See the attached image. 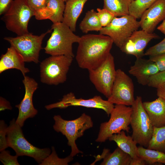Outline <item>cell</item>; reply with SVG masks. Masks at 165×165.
Masks as SVG:
<instances>
[{
    "label": "cell",
    "instance_id": "obj_1",
    "mask_svg": "<svg viewBox=\"0 0 165 165\" xmlns=\"http://www.w3.org/2000/svg\"><path fill=\"white\" fill-rule=\"evenodd\" d=\"M75 59L79 66L88 70L100 66L105 60L113 42L108 36L88 34L80 37Z\"/></svg>",
    "mask_w": 165,
    "mask_h": 165
},
{
    "label": "cell",
    "instance_id": "obj_2",
    "mask_svg": "<svg viewBox=\"0 0 165 165\" xmlns=\"http://www.w3.org/2000/svg\"><path fill=\"white\" fill-rule=\"evenodd\" d=\"M53 32L44 48L45 53L51 56L64 55L74 57L72 45L78 43L80 37L74 33L63 22L53 24Z\"/></svg>",
    "mask_w": 165,
    "mask_h": 165
},
{
    "label": "cell",
    "instance_id": "obj_3",
    "mask_svg": "<svg viewBox=\"0 0 165 165\" xmlns=\"http://www.w3.org/2000/svg\"><path fill=\"white\" fill-rule=\"evenodd\" d=\"M21 128L14 119L10 122L7 132L8 147L12 148L18 156L31 157L39 164L51 153V150L49 148H39L30 143L25 138Z\"/></svg>",
    "mask_w": 165,
    "mask_h": 165
},
{
    "label": "cell",
    "instance_id": "obj_4",
    "mask_svg": "<svg viewBox=\"0 0 165 165\" xmlns=\"http://www.w3.org/2000/svg\"><path fill=\"white\" fill-rule=\"evenodd\" d=\"M53 119L55 122L53 129L65 136L68 140V145L71 147L70 155L73 157L78 153H82L78 148L75 141L83 136L86 130L93 127L91 117L83 113L79 117L73 120H65L59 115L54 116Z\"/></svg>",
    "mask_w": 165,
    "mask_h": 165
},
{
    "label": "cell",
    "instance_id": "obj_5",
    "mask_svg": "<svg viewBox=\"0 0 165 165\" xmlns=\"http://www.w3.org/2000/svg\"><path fill=\"white\" fill-rule=\"evenodd\" d=\"M131 108V137L137 144L147 148L153 134L154 127L144 107L141 97H136Z\"/></svg>",
    "mask_w": 165,
    "mask_h": 165
},
{
    "label": "cell",
    "instance_id": "obj_6",
    "mask_svg": "<svg viewBox=\"0 0 165 165\" xmlns=\"http://www.w3.org/2000/svg\"><path fill=\"white\" fill-rule=\"evenodd\" d=\"M73 57L64 55L51 56L41 63L40 81L49 85L64 82Z\"/></svg>",
    "mask_w": 165,
    "mask_h": 165
},
{
    "label": "cell",
    "instance_id": "obj_7",
    "mask_svg": "<svg viewBox=\"0 0 165 165\" xmlns=\"http://www.w3.org/2000/svg\"><path fill=\"white\" fill-rule=\"evenodd\" d=\"M35 14L26 0H13L2 19L8 30L20 36L29 32L28 24Z\"/></svg>",
    "mask_w": 165,
    "mask_h": 165
},
{
    "label": "cell",
    "instance_id": "obj_8",
    "mask_svg": "<svg viewBox=\"0 0 165 165\" xmlns=\"http://www.w3.org/2000/svg\"><path fill=\"white\" fill-rule=\"evenodd\" d=\"M131 107L122 105H116L110 115L109 120L102 123L96 141L103 142L114 134L119 133L122 130L129 132Z\"/></svg>",
    "mask_w": 165,
    "mask_h": 165
},
{
    "label": "cell",
    "instance_id": "obj_9",
    "mask_svg": "<svg viewBox=\"0 0 165 165\" xmlns=\"http://www.w3.org/2000/svg\"><path fill=\"white\" fill-rule=\"evenodd\" d=\"M52 29L38 35L29 32L16 37H6L4 38L23 57L25 62H39V53L42 49L43 40Z\"/></svg>",
    "mask_w": 165,
    "mask_h": 165
},
{
    "label": "cell",
    "instance_id": "obj_10",
    "mask_svg": "<svg viewBox=\"0 0 165 165\" xmlns=\"http://www.w3.org/2000/svg\"><path fill=\"white\" fill-rule=\"evenodd\" d=\"M140 27V21L128 14L115 16L108 25L103 27L99 32V34L109 37L113 43L120 49L127 39Z\"/></svg>",
    "mask_w": 165,
    "mask_h": 165
},
{
    "label": "cell",
    "instance_id": "obj_11",
    "mask_svg": "<svg viewBox=\"0 0 165 165\" xmlns=\"http://www.w3.org/2000/svg\"><path fill=\"white\" fill-rule=\"evenodd\" d=\"M88 71L90 80L97 90L108 98L111 95L116 75L113 56L110 53L100 66Z\"/></svg>",
    "mask_w": 165,
    "mask_h": 165
},
{
    "label": "cell",
    "instance_id": "obj_12",
    "mask_svg": "<svg viewBox=\"0 0 165 165\" xmlns=\"http://www.w3.org/2000/svg\"><path fill=\"white\" fill-rule=\"evenodd\" d=\"M134 91L132 79L123 70L118 69L112 93L108 100L113 104L132 106L135 100Z\"/></svg>",
    "mask_w": 165,
    "mask_h": 165
},
{
    "label": "cell",
    "instance_id": "obj_13",
    "mask_svg": "<svg viewBox=\"0 0 165 165\" xmlns=\"http://www.w3.org/2000/svg\"><path fill=\"white\" fill-rule=\"evenodd\" d=\"M71 106L101 109L109 116L115 106L108 100H104L99 96H95L87 99L77 98L73 93L70 92L63 96L60 101L46 105L45 108L47 110H50L56 108H64Z\"/></svg>",
    "mask_w": 165,
    "mask_h": 165
},
{
    "label": "cell",
    "instance_id": "obj_14",
    "mask_svg": "<svg viewBox=\"0 0 165 165\" xmlns=\"http://www.w3.org/2000/svg\"><path fill=\"white\" fill-rule=\"evenodd\" d=\"M25 89L23 99L20 103L15 105L19 110L18 116L16 123L22 127L25 121L29 118H32L38 113L33 103V96L38 88V83L33 79L25 75L22 80Z\"/></svg>",
    "mask_w": 165,
    "mask_h": 165
},
{
    "label": "cell",
    "instance_id": "obj_15",
    "mask_svg": "<svg viewBox=\"0 0 165 165\" xmlns=\"http://www.w3.org/2000/svg\"><path fill=\"white\" fill-rule=\"evenodd\" d=\"M159 38L154 33H149L141 29L134 31L120 49L123 53L137 58L144 56V50L152 40Z\"/></svg>",
    "mask_w": 165,
    "mask_h": 165
},
{
    "label": "cell",
    "instance_id": "obj_16",
    "mask_svg": "<svg viewBox=\"0 0 165 165\" xmlns=\"http://www.w3.org/2000/svg\"><path fill=\"white\" fill-rule=\"evenodd\" d=\"M165 20V0H157L143 13L140 20L142 30L152 33L158 24Z\"/></svg>",
    "mask_w": 165,
    "mask_h": 165
},
{
    "label": "cell",
    "instance_id": "obj_17",
    "mask_svg": "<svg viewBox=\"0 0 165 165\" xmlns=\"http://www.w3.org/2000/svg\"><path fill=\"white\" fill-rule=\"evenodd\" d=\"M159 72L154 62L142 57L137 58L129 70V73L134 76L138 83L143 86L148 85L150 78Z\"/></svg>",
    "mask_w": 165,
    "mask_h": 165
},
{
    "label": "cell",
    "instance_id": "obj_18",
    "mask_svg": "<svg viewBox=\"0 0 165 165\" xmlns=\"http://www.w3.org/2000/svg\"><path fill=\"white\" fill-rule=\"evenodd\" d=\"M65 7L63 0H47L46 7L35 12L38 20L49 19L53 24L62 22Z\"/></svg>",
    "mask_w": 165,
    "mask_h": 165
},
{
    "label": "cell",
    "instance_id": "obj_19",
    "mask_svg": "<svg viewBox=\"0 0 165 165\" xmlns=\"http://www.w3.org/2000/svg\"><path fill=\"white\" fill-rule=\"evenodd\" d=\"M25 62L22 56L10 46L1 57L0 73L8 69H16L20 70L24 76L30 72L29 69L25 67Z\"/></svg>",
    "mask_w": 165,
    "mask_h": 165
},
{
    "label": "cell",
    "instance_id": "obj_20",
    "mask_svg": "<svg viewBox=\"0 0 165 165\" xmlns=\"http://www.w3.org/2000/svg\"><path fill=\"white\" fill-rule=\"evenodd\" d=\"M143 105L153 127L165 126V100L158 97L153 101L143 102Z\"/></svg>",
    "mask_w": 165,
    "mask_h": 165
},
{
    "label": "cell",
    "instance_id": "obj_21",
    "mask_svg": "<svg viewBox=\"0 0 165 165\" xmlns=\"http://www.w3.org/2000/svg\"><path fill=\"white\" fill-rule=\"evenodd\" d=\"M88 0H68L66 2L62 22L73 32L76 30L78 19Z\"/></svg>",
    "mask_w": 165,
    "mask_h": 165
},
{
    "label": "cell",
    "instance_id": "obj_22",
    "mask_svg": "<svg viewBox=\"0 0 165 165\" xmlns=\"http://www.w3.org/2000/svg\"><path fill=\"white\" fill-rule=\"evenodd\" d=\"M97 157V160L103 159L101 165H130L132 160L129 155L118 147L112 153L109 149L105 148L102 154Z\"/></svg>",
    "mask_w": 165,
    "mask_h": 165
},
{
    "label": "cell",
    "instance_id": "obj_23",
    "mask_svg": "<svg viewBox=\"0 0 165 165\" xmlns=\"http://www.w3.org/2000/svg\"><path fill=\"white\" fill-rule=\"evenodd\" d=\"M108 139L110 141H115L119 147L130 156L132 159L139 157L138 154L137 143L131 136H127L124 130L113 134L109 137Z\"/></svg>",
    "mask_w": 165,
    "mask_h": 165
},
{
    "label": "cell",
    "instance_id": "obj_24",
    "mask_svg": "<svg viewBox=\"0 0 165 165\" xmlns=\"http://www.w3.org/2000/svg\"><path fill=\"white\" fill-rule=\"evenodd\" d=\"M103 8L112 13L116 17L129 14L131 3L134 0H103Z\"/></svg>",
    "mask_w": 165,
    "mask_h": 165
},
{
    "label": "cell",
    "instance_id": "obj_25",
    "mask_svg": "<svg viewBox=\"0 0 165 165\" xmlns=\"http://www.w3.org/2000/svg\"><path fill=\"white\" fill-rule=\"evenodd\" d=\"M80 29L83 33L90 31H100L102 27L97 12L94 9L88 11L79 25Z\"/></svg>",
    "mask_w": 165,
    "mask_h": 165
},
{
    "label": "cell",
    "instance_id": "obj_26",
    "mask_svg": "<svg viewBox=\"0 0 165 165\" xmlns=\"http://www.w3.org/2000/svg\"><path fill=\"white\" fill-rule=\"evenodd\" d=\"M138 154L139 157L145 161L147 164H165V153L160 151L146 148L140 146L138 147Z\"/></svg>",
    "mask_w": 165,
    "mask_h": 165
},
{
    "label": "cell",
    "instance_id": "obj_27",
    "mask_svg": "<svg viewBox=\"0 0 165 165\" xmlns=\"http://www.w3.org/2000/svg\"><path fill=\"white\" fill-rule=\"evenodd\" d=\"M147 148L165 153V126L154 127L153 134Z\"/></svg>",
    "mask_w": 165,
    "mask_h": 165
},
{
    "label": "cell",
    "instance_id": "obj_28",
    "mask_svg": "<svg viewBox=\"0 0 165 165\" xmlns=\"http://www.w3.org/2000/svg\"><path fill=\"white\" fill-rule=\"evenodd\" d=\"M157 0H134L130 4L129 15L136 19H140L143 13Z\"/></svg>",
    "mask_w": 165,
    "mask_h": 165
},
{
    "label": "cell",
    "instance_id": "obj_29",
    "mask_svg": "<svg viewBox=\"0 0 165 165\" xmlns=\"http://www.w3.org/2000/svg\"><path fill=\"white\" fill-rule=\"evenodd\" d=\"M52 152L39 165H67L73 160L70 155L64 158H59L56 153L55 148L51 147Z\"/></svg>",
    "mask_w": 165,
    "mask_h": 165
},
{
    "label": "cell",
    "instance_id": "obj_30",
    "mask_svg": "<svg viewBox=\"0 0 165 165\" xmlns=\"http://www.w3.org/2000/svg\"><path fill=\"white\" fill-rule=\"evenodd\" d=\"M97 14L103 27L108 25L115 17L111 12L107 9L98 8L97 9Z\"/></svg>",
    "mask_w": 165,
    "mask_h": 165
},
{
    "label": "cell",
    "instance_id": "obj_31",
    "mask_svg": "<svg viewBox=\"0 0 165 165\" xmlns=\"http://www.w3.org/2000/svg\"><path fill=\"white\" fill-rule=\"evenodd\" d=\"M0 154V160L4 165H19L17 160L18 156L16 155L13 156L10 154L9 151L3 150Z\"/></svg>",
    "mask_w": 165,
    "mask_h": 165
},
{
    "label": "cell",
    "instance_id": "obj_32",
    "mask_svg": "<svg viewBox=\"0 0 165 165\" xmlns=\"http://www.w3.org/2000/svg\"><path fill=\"white\" fill-rule=\"evenodd\" d=\"M165 53V38L160 42L150 47L144 53V56H153Z\"/></svg>",
    "mask_w": 165,
    "mask_h": 165
},
{
    "label": "cell",
    "instance_id": "obj_33",
    "mask_svg": "<svg viewBox=\"0 0 165 165\" xmlns=\"http://www.w3.org/2000/svg\"><path fill=\"white\" fill-rule=\"evenodd\" d=\"M8 127L3 120L0 121V151L8 147L7 132Z\"/></svg>",
    "mask_w": 165,
    "mask_h": 165
},
{
    "label": "cell",
    "instance_id": "obj_34",
    "mask_svg": "<svg viewBox=\"0 0 165 165\" xmlns=\"http://www.w3.org/2000/svg\"><path fill=\"white\" fill-rule=\"evenodd\" d=\"M162 84H165V70L159 72L151 77L147 85L156 88L159 85Z\"/></svg>",
    "mask_w": 165,
    "mask_h": 165
},
{
    "label": "cell",
    "instance_id": "obj_35",
    "mask_svg": "<svg viewBox=\"0 0 165 165\" xmlns=\"http://www.w3.org/2000/svg\"><path fill=\"white\" fill-rule=\"evenodd\" d=\"M149 59L155 63L160 72L165 70V53L150 56Z\"/></svg>",
    "mask_w": 165,
    "mask_h": 165
},
{
    "label": "cell",
    "instance_id": "obj_36",
    "mask_svg": "<svg viewBox=\"0 0 165 165\" xmlns=\"http://www.w3.org/2000/svg\"><path fill=\"white\" fill-rule=\"evenodd\" d=\"M30 7L35 12L45 8L47 0H26Z\"/></svg>",
    "mask_w": 165,
    "mask_h": 165
},
{
    "label": "cell",
    "instance_id": "obj_37",
    "mask_svg": "<svg viewBox=\"0 0 165 165\" xmlns=\"http://www.w3.org/2000/svg\"><path fill=\"white\" fill-rule=\"evenodd\" d=\"M13 0H0V15L4 14L9 9Z\"/></svg>",
    "mask_w": 165,
    "mask_h": 165
},
{
    "label": "cell",
    "instance_id": "obj_38",
    "mask_svg": "<svg viewBox=\"0 0 165 165\" xmlns=\"http://www.w3.org/2000/svg\"><path fill=\"white\" fill-rule=\"evenodd\" d=\"M12 107L10 102L2 97H0V111L6 109L11 110Z\"/></svg>",
    "mask_w": 165,
    "mask_h": 165
},
{
    "label": "cell",
    "instance_id": "obj_39",
    "mask_svg": "<svg viewBox=\"0 0 165 165\" xmlns=\"http://www.w3.org/2000/svg\"><path fill=\"white\" fill-rule=\"evenodd\" d=\"M156 88L158 97L165 100V84L160 85Z\"/></svg>",
    "mask_w": 165,
    "mask_h": 165
},
{
    "label": "cell",
    "instance_id": "obj_40",
    "mask_svg": "<svg viewBox=\"0 0 165 165\" xmlns=\"http://www.w3.org/2000/svg\"><path fill=\"white\" fill-rule=\"evenodd\" d=\"M146 164L145 161L139 157L137 159H132L130 165H145Z\"/></svg>",
    "mask_w": 165,
    "mask_h": 165
},
{
    "label": "cell",
    "instance_id": "obj_41",
    "mask_svg": "<svg viewBox=\"0 0 165 165\" xmlns=\"http://www.w3.org/2000/svg\"><path fill=\"white\" fill-rule=\"evenodd\" d=\"M157 29L165 35V20L157 28Z\"/></svg>",
    "mask_w": 165,
    "mask_h": 165
},
{
    "label": "cell",
    "instance_id": "obj_42",
    "mask_svg": "<svg viewBox=\"0 0 165 165\" xmlns=\"http://www.w3.org/2000/svg\"><path fill=\"white\" fill-rule=\"evenodd\" d=\"M64 2H66V1H67L68 0H63Z\"/></svg>",
    "mask_w": 165,
    "mask_h": 165
}]
</instances>
